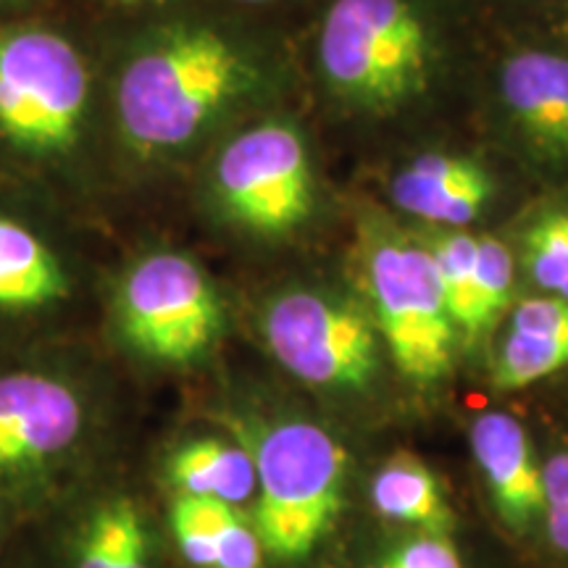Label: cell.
<instances>
[{
  "mask_svg": "<svg viewBox=\"0 0 568 568\" xmlns=\"http://www.w3.org/2000/svg\"><path fill=\"white\" fill-rule=\"evenodd\" d=\"M255 84V67L224 32L169 27L140 45L116 82V122L140 159L190 148Z\"/></svg>",
  "mask_w": 568,
  "mask_h": 568,
  "instance_id": "6da1fadb",
  "label": "cell"
},
{
  "mask_svg": "<svg viewBox=\"0 0 568 568\" xmlns=\"http://www.w3.org/2000/svg\"><path fill=\"white\" fill-rule=\"evenodd\" d=\"M90 69L74 42L48 27H0V151L59 163L80 148Z\"/></svg>",
  "mask_w": 568,
  "mask_h": 568,
  "instance_id": "7a4b0ae2",
  "label": "cell"
},
{
  "mask_svg": "<svg viewBox=\"0 0 568 568\" xmlns=\"http://www.w3.org/2000/svg\"><path fill=\"white\" fill-rule=\"evenodd\" d=\"M253 460V527L264 552L276 560L311 556L343 508L345 447L324 426L290 418L261 435Z\"/></svg>",
  "mask_w": 568,
  "mask_h": 568,
  "instance_id": "3957f363",
  "label": "cell"
},
{
  "mask_svg": "<svg viewBox=\"0 0 568 568\" xmlns=\"http://www.w3.org/2000/svg\"><path fill=\"white\" fill-rule=\"evenodd\" d=\"M318 61L337 95L387 111L424 90L432 38L410 0H335L318 38Z\"/></svg>",
  "mask_w": 568,
  "mask_h": 568,
  "instance_id": "277c9868",
  "label": "cell"
},
{
  "mask_svg": "<svg viewBox=\"0 0 568 568\" xmlns=\"http://www.w3.org/2000/svg\"><path fill=\"white\" fill-rule=\"evenodd\" d=\"M116 314L126 343L159 364H193L222 332L216 290L182 253L140 258L119 287Z\"/></svg>",
  "mask_w": 568,
  "mask_h": 568,
  "instance_id": "5b68a950",
  "label": "cell"
},
{
  "mask_svg": "<svg viewBox=\"0 0 568 568\" xmlns=\"http://www.w3.org/2000/svg\"><path fill=\"white\" fill-rule=\"evenodd\" d=\"M366 290L397 372L422 385L443 379L453 366L458 332L429 247L400 240L376 245L366 266Z\"/></svg>",
  "mask_w": 568,
  "mask_h": 568,
  "instance_id": "8992f818",
  "label": "cell"
},
{
  "mask_svg": "<svg viewBox=\"0 0 568 568\" xmlns=\"http://www.w3.org/2000/svg\"><path fill=\"white\" fill-rule=\"evenodd\" d=\"M264 337L290 374L322 389H364L379 361L374 324L355 305L311 290L268 303Z\"/></svg>",
  "mask_w": 568,
  "mask_h": 568,
  "instance_id": "52a82bcc",
  "label": "cell"
},
{
  "mask_svg": "<svg viewBox=\"0 0 568 568\" xmlns=\"http://www.w3.org/2000/svg\"><path fill=\"white\" fill-rule=\"evenodd\" d=\"M213 190L234 222L258 234H282L308 216L314 176L293 126L264 124L226 142L213 166Z\"/></svg>",
  "mask_w": 568,
  "mask_h": 568,
  "instance_id": "ba28073f",
  "label": "cell"
},
{
  "mask_svg": "<svg viewBox=\"0 0 568 568\" xmlns=\"http://www.w3.org/2000/svg\"><path fill=\"white\" fill-rule=\"evenodd\" d=\"M82 397L42 372L0 376V479L45 468L82 435Z\"/></svg>",
  "mask_w": 568,
  "mask_h": 568,
  "instance_id": "9c48e42d",
  "label": "cell"
},
{
  "mask_svg": "<svg viewBox=\"0 0 568 568\" xmlns=\"http://www.w3.org/2000/svg\"><path fill=\"white\" fill-rule=\"evenodd\" d=\"M471 450L503 524L527 535L542 521V460L521 422L489 410L471 426Z\"/></svg>",
  "mask_w": 568,
  "mask_h": 568,
  "instance_id": "30bf717a",
  "label": "cell"
},
{
  "mask_svg": "<svg viewBox=\"0 0 568 568\" xmlns=\"http://www.w3.org/2000/svg\"><path fill=\"white\" fill-rule=\"evenodd\" d=\"M503 103L531 145L548 159H568V55L524 51L500 74Z\"/></svg>",
  "mask_w": 568,
  "mask_h": 568,
  "instance_id": "8fae6325",
  "label": "cell"
},
{
  "mask_svg": "<svg viewBox=\"0 0 568 568\" xmlns=\"http://www.w3.org/2000/svg\"><path fill=\"white\" fill-rule=\"evenodd\" d=\"M493 180L477 161L426 153L393 180L397 209L432 224L464 226L485 211Z\"/></svg>",
  "mask_w": 568,
  "mask_h": 568,
  "instance_id": "7c38bea8",
  "label": "cell"
},
{
  "mask_svg": "<svg viewBox=\"0 0 568 568\" xmlns=\"http://www.w3.org/2000/svg\"><path fill=\"white\" fill-rule=\"evenodd\" d=\"M568 366V301L529 297L518 303L497 353V389H524Z\"/></svg>",
  "mask_w": 568,
  "mask_h": 568,
  "instance_id": "4fadbf2b",
  "label": "cell"
},
{
  "mask_svg": "<svg viewBox=\"0 0 568 568\" xmlns=\"http://www.w3.org/2000/svg\"><path fill=\"white\" fill-rule=\"evenodd\" d=\"M169 521L176 548L193 568H264L258 531L234 506L176 495Z\"/></svg>",
  "mask_w": 568,
  "mask_h": 568,
  "instance_id": "5bb4252c",
  "label": "cell"
},
{
  "mask_svg": "<svg viewBox=\"0 0 568 568\" xmlns=\"http://www.w3.org/2000/svg\"><path fill=\"white\" fill-rule=\"evenodd\" d=\"M69 276L38 232L0 213V311L27 314L63 301Z\"/></svg>",
  "mask_w": 568,
  "mask_h": 568,
  "instance_id": "9a60e30c",
  "label": "cell"
},
{
  "mask_svg": "<svg viewBox=\"0 0 568 568\" xmlns=\"http://www.w3.org/2000/svg\"><path fill=\"white\" fill-rule=\"evenodd\" d=\"M169 479L180 495L245 506L255 495V460L245 447L219 437H197L176 447Z\"/></svg>",
  "mask_w": 568,
  "mask_h": 568,
  "instance_id": "2e32d148",
  "label": "cell"
},
{
  "mask_svg": "<svg viewBox=\"0 0 568 568\" xmlns=\"http://www.w3.org/2000/svg\"><path fill=\"white\" fill-rule=\"evenodd\" d=\"M372 503L376 514L389 521L435 535H447L453 529V510L437 477L410 453H397L382 464L372 481Z\"/></svg>",
  "mask_w": 568,
  "mask_h": 568,
  "instance_id": "e0dca14e",
  "label": "cell"
},
{
  "mask_svg": "<svg viewBox=\"0 0 568 568\" xmlns=\"http://www.w3.org/2000/svg\"><path fill=\"white\" fill-rule=\"evenodd\" d=\"M74 568H153L151 535L132 500L116 497L90 516Z\"/></svg>",
  "mask_w": 568,
  "mask_h": 568,
  "instance_id": "ac0fdd59",
  "label": "cell"
},
{
  "mask_svg": "<svg viewBox=\"0 0 568 568\" xmlns=\"http://www.w3.org/2000/svg\"><path fill=\"white\" fill-rule=\"evenodd\" d=\"M477 245L474 234H445L435 247H429L437 264L439 284L447 314L453 318L456 332L468 337L471 332V305H474V268H477Z\"/></svg>",
  "mask_w": 568,
  "mask_h": 568,
  "instance_id": "d6986e66",
  "label": "cell"
},
{
  "mask_svg": "<svg viewBox=\"0 0 568 568\" xmlns=\"http://www.w3.org/2000/svg\"><path fill=\"white\" fill-rule=\"evenodd\" d=\"M524 264L537 287L568 301V209L550 211L524 237Z\"/></svg>",
  "mask_w": 568,
  "mask_h": 568,
  "instance_id": "ffe728a7",
  "label": "cell"
},
{
  "mask_svg": "<svg viewBox=\"0 0 568 568\" xmlns=\"http://www.w3.org/2000/svg\"><path fill=\"white\" fill-rule=\"evenodd\" d=\"M514 290V258L500 240L479 237L477 268H474V305H471V332L477 337L506 311Z\"/></svg>",
  "mask_w": 568,
  "mask_h": 568,
  "instance_id": "44dd1931",
  "label": "cell"
},
{
  "mask_svg": "<svg viewBox=\"0 0 568 568\" xmlns=\"http://www.w3.org/2000/svg\"><path fill=\"white\" fill-rule=\"evenodd\" d=\"M552 550L568 556V450L542 460V521Z\"/></svg>",
  "mask_w": 568,
  "mask_h": 568,
  "instance_id": "7402d4cb",
  "label": "cell"
},
{
  "mask_svg": "<svg viewBox=\"0 0 568 568\" xmlns=\"http://www.w3.org/2000/svg\"><path fill=\"white\" fill-rule=\"evenodd\" d=\"M376 568H466L460 552L447 535L422 531L400 542L393 552L376 564Z\"/></svg>",
  "mask_w": 568,
  "mask_h": 568,
  "instance_id": "603a6c76",
  "label": "cell"
},
{
  "mask_svg": "<svg viewBox=\"0 0 568 568\" xmlns=\"http://www.w3.org/2000/svg\"><path fill=\"white\" fill-rule=\"evenodd\" d=\"M243 3H266V0H243Z\"/></svg>",
  "mask_w": 568,
  "mask_h": 568,
  "instance_id": "cb8c5ba5",
  "label": "cell"
},
{
  "mask_svg": "<svg viewBox=\"0 0 568 568\" xmlns=\"http://www.w3.org/2000/svg\"><path fill=\"white\" fill-rule=\"evenodd\" d=\"M0 3H9V0H0Z\"/></svg>",
  "mask_w": 568,
  "mask_h": 568,
  "instance_id": "d4e9b609",
  "label": "cell"
}]
</instances>
